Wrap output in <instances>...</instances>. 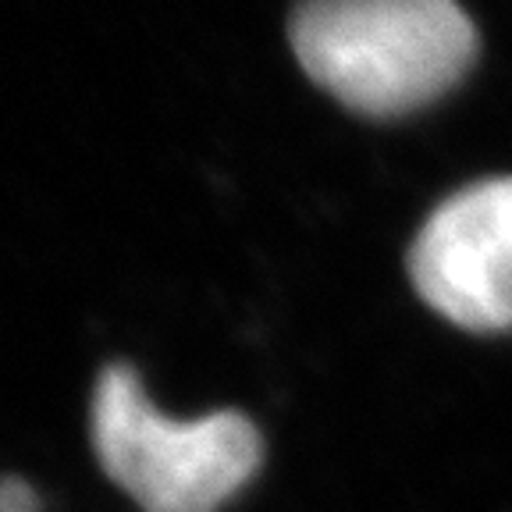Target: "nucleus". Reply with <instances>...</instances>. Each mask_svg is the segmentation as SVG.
Wrapping results in <instances>:
<instances>
[{
  "label": "nucleus",
  "mask_w": 512,
  "mask_h": 512,
  "mask_svg": "<svg viewBox=\"0 0 512 512\" xmlns=\"http://www.w3.org/2000/svg\"><path fill=\"white\" fill-rule=\"evenodd\" d=\"M0 512H40L36 502V491L25 484V480H0Z\"/></svg>",
  "instance_id": "nucleus-4"
},
{
  "label": "nucleus",
  "mask_w": 512,
  "mask_h": 512,
  "mask_svg": "<svg viewBox=\"0 0 512 512\" xmlns=\"http://www.w3.org/2000/svg\"><path fill=\"white\" fill-rule=\"evenodd\" d=\"M292 47L338 104L392 118L463 79L477 32L456 0H306L292 15Z\"/></svg>",
  "instance_id": "nucleus-1"
},
{
  "label": "nucleus",
  "mask_w": 512,
  "mask_h": 512,
  "mask_svg": "<svg viewBox=\"0 0 512 512\" xmlns=\"http://www.w3.org/2000/svg\"><path fill=\"white\" fill-rule=\"evenodd\" d=\"M93 448L146 512H217L260 470V431L242 413L171 420L136 370L114 363L93 388Z\"/></svg>",
  "instance_id": "nucleus-2"
},
{
  "label": "nucleus",
  "mask_w": 512,
  "mask_h": 512,
  "mask_svg": "<svg viewBox=\"0 0 512 512\" xmlns=\"http://www.w3.org/2000/svg\"><path fill=\"white\" fill-rule=\"evenodd\" d=\"M409 278L420 299L459 328H512V178L448 196L409 249Z\"/></svg>",
  "instance_id": "nucleus-3"
}]
</instances>
